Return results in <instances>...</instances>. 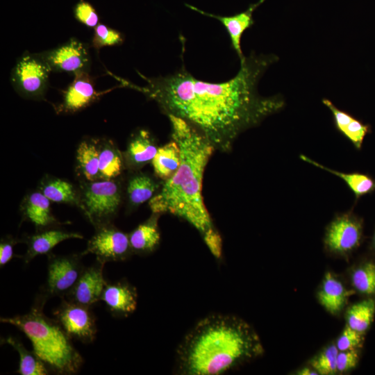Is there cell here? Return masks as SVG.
I'll return each mask as SVG.
<instances>
[{
    "label": "cell",
    "instance_id": "obj_24",
    "mask_svg": "<svg viewBox=\"0 0 375 375\" xmlns=\"http://www.w3.org/2000/svg\"><path fill=\"white\" fill-rule=\"evenodd\" d=\"M151 163L157 177L164 181L171 178L181 163V152L178 144L172 140L158 148Z\"/></svg>",
    "mask_w": 375,
    "mask_h": 375
},
{
    "label": "cell",
    "instance_id": "obj_7",
    "mask_svg": "<svg viewBox=\"0 0 375 375\" xmlns=\"http://www.w3.org/2000/svg\"><path fill=\"white\" fill-rule=\"evenodd\" d=\"M48 256L47 278L37 297L47 302L53 297L65 298L74 288L85 267L81 253Z\"/></svg>",
    "mask_w": 375,
    "mask_h": 375
},
{
    "label": "cell",
    "instance_id": "obj_10",
    "mask_svg": "<svg viewBox=\"0 0 375 375\" xmlns=\"http://www.w3.org/2000/svg\"><path fill=\"white\" fill-rule=\"evenodd\" d=\"M51 72H65L76 76L89 73L91 58L86 44L75 38L49 50L38 53Z\"/></svg>",
    "mask_w": 375,
    "mask_h": 375
},
{
    "label": "cell",
    "instance_id": "obj_34",
    "mask_svg": "<svg viewBox=\"0 0 375 375\" xmlns=\"http://www.w3.org/2000/svg\"><path fill=\"white\" fill-rule=\"evenodd\" d=\"M362 334L347 325L337 340V348L339 351L357 349L362 340Z\"/></svg>",
    "mask_w": 375,
    "mask_h": 375
},
{
    "label": "cell",
    "instance_id": "obj_18",
    "mask_svg": "<svg viewBox=\"0 0 375 375\" xmlns=\"http://www.w3.org/2000/svg\"><path fill=\"white\" fill-rule=\"evenodd\" d=\"M322 101L330 110L338 131L350 141L356 149L360 150L365 137L371 131L370 126L355 118L350 113L340 110L329 99H323Z\"/></svg>",
    "mask_w": 375,
    "mask_h": 375
},
{
    "label": "cell",
    "instance_id": "obj_12",
    "mask_svg": "<svg viewBox=\"0 0 375 375\" xmlns=\"http://www.w3.org/2000/svg\"><path fill=\"white\" fill-rule=\"evenodd\" d=\"M104 265V262L97 260L92 265L85 267L79 279L65 299L90 307L101 301L107 283L103 277Z\"/></svg>",
    "mask_w": 375,
    "mask_h": 375
},
{
    "label": "cell",
    "instance_id": "obj_17",
    "mask_svg": "<svg viewBox=\"0 0 375 375\" xmlns=\"http://www.w3.org/2000/svg\"><path fill=\"white\" fill-rule=\"evenodd\" d=\"M21 211L24 218L33 224L37 231L60 224L51 212L50 200L40 191L26 195L22 203Z\"/></svg>",
    "mask_w": 375,
    "mask_h": 375
},
{
    "label": "cell",
    "instance_id": "obj_25",
    "mask_svg": "<svg viewBox=\"0 0 375 375\" xmlns=\"http://www.w3.org/2000/svg\"><path fill=\"white\" fill-rule=\"evenodd\" d=\"M123 156L110 140L99 141V172L101 179H115L121 174Z\"/></svg>",
    "mask_w": 375,
    "mask_h": 375
},
{
    "label": "cell",
    "instance_id": "obj_1",
    "mask_svg": "<svg viewBox=\"0 0 375 375\" xmlns=\"http://www.w3.org/2000/svg\"><path fill=\"white\" fill-rule=\"evenodd\" d=\"M278 60L275 54L251 53L237 74L223 83L197 79L184 66L165 76H142L146 81L142 87L124 83L156 101L167 116L196 128L215 149L227 151L242 132L285 107L281 95L263 97L257 90L260 78Z\"/></svg>",
    "mask_w": 375,
    "mask_h": 375
},
{
    "label": "cell",
    "instance_id": "obj_38",
    "mask_svg": "<svg viewBox=\"0 0 375 375\" xmlns=\"http://www.w3.org/2000/svg\"><path fill=\"white\" fill-rule=\"evenodd\" d=\"M374 244L375 245V233H374Z\"/></svg>",
    "mask_w": 375,
    "mask_h": 375
},
{
    "label": "cell",
    "instance_id": "obj_3",
    "mask_svg": "<svg viewBox=\"0 0 375 375\" xmlns=\"http://www.w3.org/2000/svg\"><path fill=\"white\" fill-rule=\"evenodd\" d=\"M256 330L231 314L213 313L187 333L176 348L175 372L181 375H221L262 356Z\"/></svg>",
    "mask_w": 375,
    "mask_h": 375
},
{
    "label": "cell",
    "instance_id": "obj_4",
    "mask_svg": "<svg viewBox=\"0 0 375 375\" xmlns=\"http://www.w3.org/2000/svg\"><path fill=\"white\" fill-rule=\"evenodd\" d=\"M46 302L38 297L26 314L1 317L2 323L11 324L28 338L33 352L50 372L70 375L77 373L84 360L56 319L47 317L43 308Z\"/></svg>",
    "mask_w": 375,
    "mask_h": 375
},
{
    "label": "cell",
    "instance_id": "obj_14",
    "mask_svg": "<svg viewBox=\"0 0 375 375\" xmlns=\"http://www.w3.org/2000/svg\"><path fill=\"white\" fill-rule=\"evenodd\" d=\"M138 297L136 288L123 279L107 282L101 301L114 317H126L136 310Z\"/></svg>",
    "mask_w": 375,
    "mask_h": 375
},
{
    "label": "cell",
    "instance_id": "obj_8",
    "mask_svg": "<svg viewBox=\"0 0 375 375\" xmlns=\"http://www.w3.org/2000/svg\"><path fill=\"white\" fill-rule=\"evenodd\" d=\"M53 314L71 339L84 344H90L94 340L97 329L91 307L63 298Z\"/></svg>",
    "mask_w": 375,
    "mask_h": 375
},
{
    "label": "cell",
    "instance_id": "obj_19",
    "mask_svg": "<svg viewBox=\"0 0 375 375\" xmlns=\"http://www.w3.org/2000/svg\"><path fill=\"white\" fill-rule=\"evenodd\" d=\"M158 148L149 131L140 130L128 142L124 155V161L130 168L138 169L152 161Z\"/></svg>",
    "mask_w": 375,
    "mask_h": 375
},
{
    "label": "cell",
    "instance_id": "obj_11",
    "mask_svg": "<svg viewBox=\"0 0 375 375\" xmlns=\"http://www.w3.org/2000/svg\"><path fill=\"white\" fill-rule=\"evenodd\" d=\"M362 224L351 212L337 215L328 226L324 235L327 250L337 254H347L356 249L361 241Z\"/></svg>",
    "mask_w": 375,
    "mask_h": 375
},
{
    "label": "cell",
    "instance_id": "obj_16",
    "mask_svg": "<svg viewBox=\"0 0 375 375\" xmlns=\"http://www.w3.org/2000/svg\"><path fill=\"white\" fill-rule=\"evenodd\" d=\"M83 238V236L78 233L68 232L56 226L26 235L22 240L27 246L26 252L23 256L24 262L28 264L39 255L49 254L55 246L64 240Z\"/></svg>",
    "mask_w": 375,
    "mask_h": 375
},
{
    "label": "cell",
    "instance_id": "obj_35",
    "mask_svg": "<svg viewBox=\"0 0 375 375\" xmlns=\"http://www.w3.org/2000/svg\"><path fill=\"white\" fill-rule=\"evenodd\" d=\"M359 359L357 349L339 351L337 356V372H347L353 369Z\"/></svg>",
    "mask_w": 375,
    "mask_h": 375
},
{
    "label": "cell",
    "instance_id": "obj_31",
    "mask_svg": "<svg viewBox=\"0 0 375 375\" xmlns=\"http://www.w3.org/2000/svg\"><path fill=\"white\" fill-rule=\"evenodd\" d=\"M339 350L336 344L326 347L310 360V365L318 374L332 375L337 372V356Z\"/></svg>",
    "mask_w": 375,
    "mask_h": 375
},
{
    "label": "cell",
    "instance_id": "obj_27",
    "mask_svg": "<svg viewBox=\"0 0 375 375\" xmlns=\"http://www.w3.org/2000/svg\"><path fill=\"white\" fill-rule=\"evenodd\" d=\"M4 344L10 345L15 349L20 357L17 373L20 375H47L49 370L45 364L33 351H28L23 343L17 338L8 336L1 339Z\"/></svg>",
    "mask_w": 375,
    "mask_h": 375
},
{
    "label": "cell",
    "instance_id": "obj_33",
    "mask_svg": "<svg viewBox=\"0 0 375 375\" xmlns=\"http://www.w3.org/2000/svg\"><path fill=\"white\" fill-rule=\"evenodd\" d=\"M74 17L79 22L89 28H95L99 23V16L94 7L85 1L81 0L74 8Z\"/></svg>",
    "mask_w": 375,
    "mask_h": 375
},
{
    "label": "cell",
    "instance_id": "obj_28",
    "mask_svg": "<svg viewBox=\"0 0 375 375\" xmlns=\"http://www.w3.org/2000/svg\"><path fill=\"white\" fill-rule=\"evenodd\" d=\"M158 185L149 176L140 174L133 176L127 185V195L129 204L137 207L150 200Z\"/></svg>",
    "mask_w": 375,
    "mask_h": 375
},
{
    "label": "cell",
    "instance_id": "obj_32",
    "mask_svg": "<svg viewBox=\"0 0 375 375\" xmlns=\"http://www.w3.org/2000/svg\"><path fill=\"white\" fill-rule=\"evenodd\" d=\"M124 42L123 35L103 24H99L94 31L92 44L96 49L107 46L120 45Z\"/></svg>",
    "mask_w": 375,
    "mask_h": 375
},
{
    "label": "cell",
    "instance_id": "obj_29",
    "mask_svg": "<svg viewBox=\"0 0 375 375\" xmlns=\"http://www.w3.org/2000/svg\"><path fill=\"white\" fill-rule=\"evenodd\" d=\"M375 314V301L365 299L353 304L347 310L346 318L347 326L363 333L369 327Z\"/></svg>",
    "mask_w": 375,
    "mask_h": 375
},
{
    "label": "cell",
    "instance_id": "obj_37",
    "mask_svg": "<svg viewBox=\"0 0 375 375\" xmlns=\"http://www.w3.org/2000/svg\"><path fill=\"white\" fill-rule=\"evenodd\" d=\"M299 375H317L318 373L313 368L304 367L297 372Z\"/></svg>",
    "mask_w": 375,
    "mask_h": 375
},
{
    "label": "cell",
    "instance_id": "obj_2",
    "mask_svg": "<svg viewBox=\"0 0 375 375\" xmlns=\"http://www.w3.org/2000/svg\"><path fill=\"white\" fill-rule=\"evenodd\" d=\"M172 137L178 145L181 163L149 202L153 214L171 213L189 222L201 235L211 253L222 256V238L216 230L202 196L206 166L215 149L210 142L185 120L168 116Z\"/></svg>",
    "mask_w": 375,
    "mask_h": 375
},
{
    "label": "cell",
    "instance_id": "obj_22",
    "mask_svg": "<svg viewBox=\"0 0 375 375\" xmlns=\"http://www.w3.org/2000/svg\"><path fill=\"white\" fill-rule=\"evenodd\" d=\"M301 160L334 174L345 182L356 200L375 191V180L367 174L359 172L344 173L322 165L308 156L301 154Z\"/></svg>",
    "mask_w": 375,
    "mask_h": 375
},
{
    "label": "cell",
    "instance_id": "obj_6",
    "mask_svg": "<svg viewBox=\"0 0 375 375\" xmlns=\"http://www.w3.org/2000/svg\"><path fill=\"white\" fill-rule=\"evenodd\" d=\"M51 70L38 53L24 52L12 69L10 81L23 98L43 99L49 86Z\"/></svg>",
    "mask_w": 375,
    "mask_h": 375
},
{
    "label": "cell",
    "instance_id": "obj_20",
    "mask_svg": "<svg viewBox=\"0 0 375 375\" xmlns=\"http://www.w3.org/2000/svg\"><path fill=\"white\" fill-rule=\"evenodd\" d=\"M353 292L346 289L331 273H326L317 297L321 305L331 314L340 312Z\"/></svg>",
    "mask_w": 375,
    "mask_h": 375
},
{
    "label": "cell",
    "instance_id": "obj_13",
    "mask_svg": "<svg viewBox=\"0 0 375 375\" xmlns=\"http://www.w3.org/2000/svg\"><path fill=\"white\" fill-rule=\"evenodd\" d=\"M101 94L102 92L95 89L94 79L89 73L74 76L73 81L62 92V100L58 107V112L80 111L96 101Z\"/></svg>",
    "mask_w": 375,
    "mask_h": 375
},
{
    "label": "cell",
    "instance_id": "obj_26",
    "mask_svg": "<svg viewBox=\"0 0 375 375\" xmlns=\"http://www.w3.org/2000/svg\"><path fill=\"white\" fill-rule=\"evenodd\" d=\"M39 190L50 201L78 206L79 193L68 181L55 177H47L40 183Z\"/></svg>",
    "mask_w": 375,
    "mask_h": 375
},
{
    "label": "cell",
    "instance_id": "obj_9",
    "mask_svg": "<svg viewBox=\"0 0 375 375\" xmlns=\"http://www.w3.org/2000/svg\"><path fill=\"white\" fill-rule=\"evenodd\" d=\"M132 252L128 235L108 223L95 227L94 234L81 254H94L97 260L106 263L125 260Z\"/></svg>",
    "mask_w": 375,
    "mask_h": 375
},
{
    "label": "cell",
    "instance_id": "obj_5",
    "mask_svg": "<svg viewBox=\"0 0 375 375\" xmlns=\"http://www.w3.org/2000/svg\"><path fill=\"white\" fill-rule=\"evenodd\" d=\"M122 200L121 187L115 179L88 181L81 187L78 207L96 227L110 223Z\"/></svg>",
    "mask_w": 375,
    "mask_h": 375
},
{
    "label": "cell",
    "instance_id": "obj_30",
    "mask_svg": "<svg viewBox=\"0 0 375 375\" xmlns=\"http://www.w3.org/2000/svg\"><path fill=\"white\" fill-rule=\"evenodd\" d=\"M351 283L358 292L375 295V264L367 262L357 267L352 273Z\"/></svg>",
    "mask_w": 375,
    "mask_h": 375
},
{
    "label": "cell",
    "instance_id": "obj_21",
    "mask_svg": "<svg viewBox=\"0 0 375 375\" xmlns=\"http://www.w3.org/2000/svg\"><path fill=\"white\" fill-rule=\"evenodd\" d=\"M159 215L153 214L144 222L138 225L129 235L132 251L147 254L153 251L158 246L160 233L158 225Z\"/></svg>",
    "mask_w": 375,
    "mask_h": 375
},
{
    "label": "cell",
    "instance_id": "obj_15",
    "mask_svg": "<svg viewBox=\"0 0 375 375\" xmlns=\"http://www.w3.org/2000/svg\"><path fill=\"white\" fill-rule=\"evenodd\" d=\"M265 1L259 0L258 2L251 4L245 11L231 16L217 15L203 11L189 4H185V6L203 15L216 19L223 24L228 33L232 48L237 53L240 62H242L246 57L241 48L242 36L246 30L253 25V13Z\"/></svg>",
    "mask_w": 375,
    "mask_h": 375
},
{
    "label": "cell",
    "instance_id": "obj_23",
    "mask_svg": "<svg viewBox=\"0 0 375 375\" xmlns=\"http://www.w3.org/2000/svg\"><path fill=\"white\" fill-rule=\"evenodd\" d=\"M76 160L81 174L88 181L101 179L99 172V140L82 141L77 149Z\"/></svg>",
    "mask_w": 375,
    "mask_h": 375
},
{
    "label": "cell",
    "instance_id": "obj_36",
    "mask_svg": "<svg viewBox=\"0 0 375 375\" xmlns=\"http://www.w3.org/2000/svg\"><path fill=\"white\" fill-rule=\"evenodd\" d=\"M19 240L13 238L11 236H6L1 240L0 242V267H3L8 263L15 256L13 253L14 246Z\"/></svg>",
    "mask_w": 375,
    "mask_h": 375
}]
</instances>
